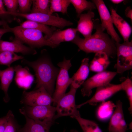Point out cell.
Instances as JSON below:
<instances>
[{
    "label": "cell",
    "instance_id": "11",
    "mask_svg": "<svg viewBox=\"0 0 132 132\" xmlns=\"http://www.w3.org/2000/svg\"><path fill=\"white\" fill-rule=\"evenodd\" d=\"M95 93L90 99L77 105V109L88 104L96 105L97 103L104 101L118 91L122 90L121 83L114 84L109 83L96 88Z\"/></svg>",
    "mask_w": 132,
    "mask_h": 132
},
{
    "label": "cell",
    "instance_id": "30",
    "mask_svg": "<svg viewBox=\"0 0 132 132\" xmlns=\"http://www.w3.org/2000/svg\"><path fill=\"white\" fill-rule=\"evenodd\" d=\"M21 129L12 111L10 110V115L4 132H21Z\"/></svg>",
    "mask_w": 132,
    "mask_h": 132
},
{
    "label": "cell",
    "instance_id": "42",
    "mask_svg": "<svg viewBox=\"0 0 132 132\" xmlns=\"http://www.w3.org/2000/svg\"><path fill=\"white\" fill-rule=\"evenodd\" d=\"M65 132V131H64V132Z\"/></svg>",
    "mask_w": 132,
    "mask_h": 132
},
{
    "label": "cell",
    "instance_id": "19",
    "mask_svg": "<svg viewBox=\"0 0 132 132\" xmlns=\"http://www.w3.org/2000/svg\"><path fill=\"white\" fill-rule=\"evenodd\" d=\"M77 32L76 28H70L64 30H55L48 40L58 46L61 42L72 41L75 37Z\"/></svg>",
    "mask_w": 132,
    "mask_h": 132
},
{
    "label": "cell",
    "instance_id": "27",
    "mask_svg": "<svg viewBox=\"0 0 132 132\" xmlns=\"http://www.w3.org/2000/svg\"><path fill=\"white\" fill-rule=\"evenodd\" d=\"M24 57L15 53L8 51L0 52V65L10 66L11 64L15 61L23 59Z\"/></svg>",
    "mask_w": 132,
    "mask_h": 132
},
{
    "label": "cell",
    "instance_id": "34",
    "mask_svg": "<svg viewBox=\"0 0 132 132\" xmlns=\"http://www.w3.org/2000/svg\"><path fill=\"white\" fill-rule=\"evenodd\" d=\"M10 110L5 116L0 118V132H4L10 115Z\"/></svg>",
    "mask_w": 132,
    "mask_h": 132
},
{
    "label": "cell",
    "instance_id": "17",
    "mask_svg": "<svg viewBox=\"0 0 132 132\" xmlns=\"http://www.w3.org/2000/svg\"><path fill=\"white\" fill-rule=\"evenodd\" d=\"M113 24L118 29L122 37L124 42L129 41L132 32V29L130 25L116 12L113 7L110 8Z\"/></svg>",
    "mask_w": 132,
    "mask_h": 132
},
{
    "label": "cell",
    "instance_id": "16",
    "mask_svg": "<svg viewBox=\"0 0 132 132\" xmlns=\"http://www.w3.org/2000/svg\"><path fill=\"white\" fill-rule=\"evenodd\" d=\"M94 16V13L92 11H89L87 13L81 14L79 16V19L76 28L77 31L80 33L85 39L89 38L92 35Z\"/></svg>",
    "mask_w": 132,
    "mask_h": 132
},
{
    "label": "cell",
    "instance_id": "3",
    "mask_svg": "<svg viewBox=\"0 0 132 132\" xmlns=\"http://www.w3.org/2000/svg\"><path fill=\"white\" fill-rule=\"evenodd\" d=\"M10 32L13 33L15 38L30 47L39 48L45 46L53 48L57 46L54 44L44 36L42 33L36 30L22 28L18 26L14 27L8 26Z\"/></svg>",
    "mask_w": 132,
    "mask_h": 132
},
{
    "label": "cell",
    "instance_id": "6",
    "mask_svg": "<svg viewBox=\"0 0 132 132\" xmlns=\"http://www.w3.org/2000/svg\"><path fill=\"white\" fill-rule=\"evenodd\" d=\"M60 68L56 78V86L53 95V103L56 105L59 99L66 93L69 86L71 83V78L69 77L68 71L72 66L70 60L64 58L63 61L57 64Z\"/></svg>",
    "mask_w": 132,
    "mask_h": 132
},
{
    "label": "cell",
    "instance_id": "45",
    "mask_svg": "<svg viewBox=\"0 0 132 132\" xmlns=\"http://www.w3.org/2000/svg\"></svg>",
    "mask_w": 132,
    "mask_h": 132
},
{
    "label": "cell",
    "instance_id": "2",
    "mask_svg": "<svg viewBox=\"0 0 132 132\" xmlns=\"http://www.w3.org/2000/svg\"><path fill=\"white\" fill-rule=\"evenodd\" d=\"M21 62L32 68L35 72L36 85L34 89L43 87L52 96L59 69L54 66L50 59L43 55L34 61L23 59Z\"/></svg>",
    "mask_w": 132,
    "mask_h": 132
},
{
    "label": "cell",
    "instance_id": "5",
    "mask_svg": "<svg viewBox=\"0 0 132 132\" xmlns=\"http://www.w3.org/2000/svg\"><path fill=\"white\" fill-rule=\"evenodd\" d=\"M7 14L24 18L27 20L35 22L46 25H49L62 28L66 26H71L73 23L69 21L58 16L39 13L22 14L18 12H9Z\"/></svg>",
    "mask_w": 132,
    "mask_h": 132
},
{
    "label": "cell",
    "instance_id": "32",
    "mask_svg": "<svg viewBox=\"0 0 132 132\" xmlns=\"http://www.w3.org/2000/svg\"><path fill=\"white\" fill-rule=\"evenodd\" d=\"M18 6L19 13L22 14L29 13L31 12V7L33 0H18Z\"/></svg>",
    "mask_w": 132,
    "mask_h": 132
},
{
    "label": "cell",
    "instance_id": "7",
    "mask_svg": "<svg viewBox=\"0 0 132 132\" xmlns=\"http://www.w3.org/2000/svg\"><path fill=\"white\" fill-rule=\"evenodd\" d=\"M77 89L71 85L69 92L64 94L58 101L55 107L57 114L55 119L61 117L70 116L72 118L80 115L75 102Z\"/></svg>",
    "mask_w": 132,
    "mask_h": 132
},
{
    "label": "cell",
    "instance_id": "29",
    "mask_svg": "<svg viewBox=\"0 0 132 132\" xmlns=\"http://www.w3.org/2000/svg\"><path fill=\"white\" fill-rule=\"evenodd\" d=\"M105 102L101 104L100 107H99L98 110H97V116L98 118L101 120H105L109 118V117L111 116V113H113V109H110L113 108V107L111 106L114 105H113L109 107H108L109 105L112 103L110 101Z\"/></svg>",
    "mask_w": 132,
    "mask_h": 132
},
{
    "label": "cell",
    "instance_id": "25",
    "mask_svg": "<svg viewBox=\"0 0 132 132\" xmlns=\"http://www.w3.org/2000/svg\"><path fill=\"white\" fill-rule=\"evenodd\" d=\"M75 9L77 16L79 17L81 13L85 10L92 11L97 9L93 2L86 0H70Z\"/></svg>",
    "mask_w": 132,
    "mask_h": 132
},
{
    "label": "cell",
    "instance_id": "37",
    "mask_svg": "<svg viewBox=\"0 0 132 132\" xmlns=\"http://www.w3.org/2000/svg\"><path fill=\"white\" fill-rule=\"evenodd\" d=\"M2 0H0V15H6L7 11L4 7Z\"/></svg>",
    "mask_w": 132,
    "mask_h": 132
},
{
    "label": "cell",
    "instance_id": "12",
    "mask_svg": "<svg viewBox=\"0 0 132 132\" xmlns=\"http://www.w3.org/2000/svg\"><path fill=\"white\" fill-rule=\"evenodd\" d=\"M92 1L98 10L101 25L115 42L120 43L121 39L114 28L111 15L104 2L102 0H93Z\"/></svg>",
    "mask_w": 132,
    "mask_h": 132
},
{
    "label": "cell",
    "instance_id": "20",
    "mask_svg": "<svg viewBox=\"0 0 132 132\" xmlns=\"http://www.w3.org/2000/svg\"><path fill=\"white\" fill-rule=\"evenodd\" d=\"M14 72V67L12 66L8 67L3 70L0 69V86L4 93L3 100L5 103L8 102L10 99L8 90L12 80Z\"/></svg>",
    "mask_w": 132,
    "mask_h": 132
},
{
    "label": "cell",
    "instance_id": "41",
    "mask_svg": "<svg viewBox=\"0 0 132 132\" xmlns=\"http://www.w3.org/2000/svg\"><path fill=\"white\" fill-rule=\"evenodd\" d=\"M132 123H130L129 125V129L132 130Z\"/></svg>",
    "mask_w": 132,
    "mask_h": 132
},
{
    "label": "cell",
    "instance_id": "10",
    "mask_svg": "<svg viewBox=\"0 0 132 132\" xmlns=\"http://www.w3.org/2000/svg\"><path fill=\"white\" fill-rule=\"evenodd\" d=\"M117 74L116 72L104 71L97 73L90 77L82 85L81 92L82 96H89L93 88L110 83Z\"/></svg>",
    "mask_w": 132,
    "mask_h": 132
},
{
    "label": "cell",
    "instance_id": "40",
    "mask_svg": "<svg viewBox=\"0 0 132 132\" xmlns=\"http://www.w3.org/2000/svg\"><path fill=\"white\" fill-rule=\"evenodd\" d=\"M70 132H79L77 130L75 129H73L71 130Z\"/></svg>",
    "mask_w": 132,
    "mask_h": 132
},
{
    "label": "cell",
    "instance_id": "39",
    "mask_svg": "<svg viewBox=\"0 0 132 132\" xmlns=\"http://www.w3.org/2000/svg\"><path fill=\"white\" fill-rule=\"evenodd\" d=\"M7 24L6 21L4 20H0V26H4Z\"/></svg>",
    "mask_w": 132,
    "mask_h": 132
},
{
    "label": "cell",
    "instance_id": "13",
    "mask_svg": "<svg viewBox=\"0 0 132 132\" xmlns=\"http://www.w3.org/2000/svg\"><path fill=\"white\" fill-rule=\"evenodd\" d=\"M115 108L109 122V131L126 132L127 125L124 118L122 103L120 100L117 101Z\"/></svg>",
    "mask_w": 132,
    "mask_h": 132
},
{
    "label": "cell",
    "instance_id": "26",
    "mask_svg": "<svg viewBox=\"0 0 132 132\" xmlns=\"http://www.w3.org/2000/svg\"><path fill=\"white\" fill-rule=\"evenodd\" d=\"M50 3L49 15L55 12L66 13L68 7L71 3L70 0H50Z\"/></svg>",
    "mask_w": 132,
    "mask_h": 132
},
{
    "label": "cell",
    "instance_id": "24",
    "mask_svg": "<svg viewBox=\"0 0 132 132\" xmlns=\"http://www.w3.org/2000/svg\"><path fill=\"white\" fill-rule=\"evenodd\" d=\"M73 118L77 121L83 132H102L96 122L82 118L80 115L75 116Z\"/></svg>",
    "mask_w": 132,
    "mask_h": 132
},
{
    "label": "cell",
    "instance_id": "8",
    "mask_svg": "<svg viewBox=\"0 0 132 132\" xmlns=\"http://www.w3.org/2000/svg\"><path fill=\"white\" fill-rule=\"evenodd\" d=\"M117 62L114 68L117 74H122L132 68V42H124L122 43L115 42Z\"/></svg>",
    "mask_w": 132,
    "mask_h": 132
},
{
    "label": "cell",
    "instance_id": "15",
    "mask_svg": "<svg viewBox=\"0 0 132 132\" xmlns=\"http://www.w3.org/2000/svg\"><path fill=\"white\" fill-rule=\"evenodd\" d=\"M4 51L21 53L24 55H34L37 53L34 48L24 45L15 39L11 42L0 40V52Z\"/></svg>",
    "mask_w": 132,
    "mask_h": 132
},
{
    "label": "cell",
    "instance_id": "9",
    "mask_svg": "<svg viewBox=\"0 0 132 132\" xmlns=\"http://www.w3.org/2000/svg\"><path fill=\"white\" fill-rule=\"evenodd\" d=\"M21 104L29 106L51 105L53 99L43 87L29 92L24 91L20 101Z\"/></svg>",
    "mask_w": 132,
    "mask_h": 132
},
{
    "label": "cell",
    "instance_id": "35",
    "mask_svg": "<svg viewBox=\"0 0 132 132\" xmlns=\"http://www.w3.org/2000/svg\"><path fill=\"white\" fill-rule=\"evenodd\" d=\"M3 28H0V40L2 36L6 33L10 32L8 28V25L7 24L3 26Z\"/></svg>",
    "mask_w": 132,
    "mask_h": 132
},
{
    "label": "cell",
    "instance_id": "28",
    "mask_svg": "<svg viewBox=\"0 0 132 132\" xmlns=\"http://www.w3.org/2000/svg\"><path fill=\"white\" fill-rule=\"evenodd\" d=\"M50 0H33L32 8L31 13L49 14L50 11Z\"/></svg>",
    "mask_w": 132,
    "mask_h": 132
},
{
    "label": "cell",
    "instance_id": "1",
    "mask_svg": "<svg viewBox=\"0 0 132 132\" xmlns=\"http://www.w3.org/2000/svg\"><path fill=\"white\" fill-rule=\"evenodd\" d=\"M94 29L95 32L88 39L80 37L78 34L71 42L76 45L79 50L87 53L104 52L109 57L114 58L116 56L115 41L104 32L105 29L98 19L93 20Z\"/></svg>",
    "mask_w": 132,
    "mask_h": 132
},
{
    "label": "cell",
    "instance_id": "43",
    "mask_svg": "<svg viewBox=\"0 0 132 132\" xmlns=\"http://www.w3.org/2000/svg\"><path fill=\"white\" fill-rule=\"evenodd\" d=\"M0 88H1V87H0Z\"/></svg>",
    "mask_w": 132,
    "mask_h": 132
},
{
    "label": "cell",
    "instance_id": "14",
    "mask_svg": "<svg viewBox=\"0 0 132 132\" xmlns=\"http://www.w3.org/2000/svg\"><path fill=\"white\" fill-rule=\"evenodd\" d=\"M15 75V83L20 88L26 90L31 87L34 80V76L30 72L27 66L23 67L18 65L13 67Z\"/></svg>",
    "mask_w": 132,
    "mask_h": 132
},
{
    "label": "cell",
    "instance_id": "31",
    "mask_svg": "<svg viewBox=\"0 0 132 132\" xmlns=\"http://www.w3.org/2000/svg\"><path fill=\"white\" fill-rule=\"evenodd\" d=\"M122 90H124L128 99L129 107L128 110L131 114L132 113V81L129 78H127L121 83Z\"/></svg>",
    "mask_w": 132,
    "mask_h": 132
},
{
    "label": "cell",
    "instance_id": "38",
    "mask_svg": "<svg viewBox=\"0 0 132 132\" xmlns=\"http://www.w3.org/2000/svg\"><path fill=\"white\" fill-rule=\"evenodd\" d=\"M110 1L113 3L117 4L121 3L124 0H111Z\"/></svg>",
    "mask_w": 132,
    "mask_h": 132
},
{
    "label": "cell",
    "instance_id": "18",
    "mask_svg": "<svg viewBox=\"0 0 132 132\" xmlns=\"http://www.w3.org/2000/svg\"><path fill=\"white\" fill-rule=\"evenodd\" d=\"M89 62L88 58L83 59L79 68L71 78V85L75 88L77 89L82 85L88 77L90 70Z\"/></svg>",
    "mask_w": 132,
    "mask_h": 132
},
{
    "label": "cell",
    "instance_id": "4",
    "mask_svg": "<svg viewBox=\"0 0 132 132\" xmlns=\"http://www.w3.org/2000/svg\"><path fill=\"white\" fill-rule=\"evenodd\" d=\"M22 114L38 122L53 124L55 120V107L51 106H29L24 105L19 109Z\"/></svg>",
    "mask_w": 132,
    "mask_h": 132
},
{
    "label": "cell",
    "instance_id": "33",
    "mask_svg": "<svg viewBox=\"0 0 132 132\" xmlns=\"http://www.w3.org/2000/svg\"><path fill=\"white\" fill-rule=\"evenodd\" d=\"M3 1L7 8V12L11 13L18 12V0H4Z\"/></svg>",
    "mask_w": 132,
    "mask_h": 132
},
{
    "label": "cell",
    "instance_id": "23",
    "mask_svg": "<svg viewBox=\"0 0 132 132\" xmlns=\"http://www.w3.org/2000/svg\"><path fill=\"white\" fill-rule=\"evenodd\" d=\"M18 26L22 28L39 30L45 34V37L47 39L51 37L54 32L55 30V28L54 27L50 28L47 25L27 20Z\"/></svg>",
    "mask_w": 132,
    "mask_h": 132
},
{
    "label": "cell",
    "instance_id": "36",
    "mask_svg": "<svg viewBox=\"0 0 132 132\" xmlns=\"http://www.w3.org/2000/svg\"><path fill=\"white\" fill-rule=\"evenodd\" d=\"M125 14L126 16L132 21V10L130 7H127L125 9Z\"/></svg>",
    "mask_w": 132,
    "mask_h": 132
},
{
    "label": "cell",
    "instance_id": "44",
    "mask_svg": "<svg viewBox=\"0 0 132 132\" xmlns=\"http://www.w3.org/2000/svg\"><path fill=\"white\" fill-rule=\"evenodd\" d=\"M108 132H110L109 131Z\"/></svg>",
    "mask_w": 132,
    "mask_h": 132
},
{
    "label": "cell",
    "instance_id": "22",
    "mask_svg": "<svg viewBox=\"0 0 132 132\" xmlns=\"http://www.w3.org/2000/svg\"><path fill=\"white\" fill-rule=\"evenodd\" d=\"M26 123L21 128V132H49L51 124L42 123L24 116Z\"/></svg>",
    "mask_w": 132,
    "mask_h": 132
},
{
    "label": "cell",
    "instance_id": "21",
    "mask_svg": "<svg viewBox=\"0 0 132 132\" xmlns=\"http://www.w3.org/2000/svg\"><path fill=\"white\" fill-rule=\"evenodd\" d=\"M109 58L105 53L100 52L96 53L89 65V70L97 73L105 71L110 64Z\"/></svg>",
    "mask_w": 132,
    "mask_h": 132
}]
</instances>
